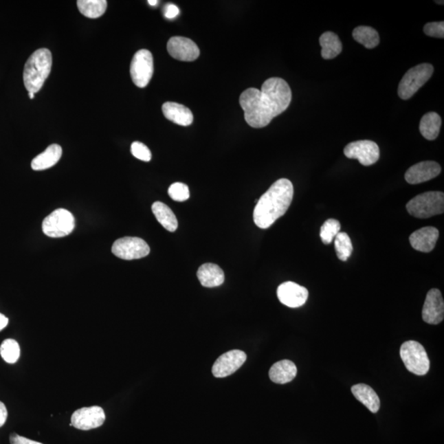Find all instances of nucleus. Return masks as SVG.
Returning a JSON list of instances; mask_svg holds the SVG:
<instances>
[{
  "label": "nucleus",
  "instance_id": "nucleus-31",
  "mask_svg": "<svg viewBox=\"0 0 444 444\" xmlns=\"http://www.w3.org/2000/svg\"><path fill=\"white\" fill-rule=\"evenodd\" d=\"M168 194L171 199L177 202H184L190 197V188L187 184L179 182L171 184Z\"/></svg>",
  "mask_w": 444,
  "mask_h": 444
},
{
  "label": "nucleus",
  "instance_id": "nucleus-24",
  "mask_svg": "<svg viewBox=\"0 0 444 444\" xmlns=\"http://www.w3.org/2000/svg\"><path fill=\"white\" fill-rule=\"evenodd\" d=\"M152 210L159 223L163 227L170 232H174L177 230L178 221L177 217L167 205L162 202H155L153 204Z\"/></svg>",
  "mask_w": 444,
  "mask_h": 444
},
{
  "label": "nucleus",
  "instance_id": "nucleus-18",
  "mask_svg": "<svg viewBox=\"0 0 444 444\" xmlns=\"http://www.w3.org/2000/svg\"><path fill=\"white\" fill-rule=\"evenodd\" d=\"M166 118L181 126H188L194 121L192 111L186 107L175 102H166L162 106Z\"/></svg>",
  "mask_w": 444,
  "mask_h": 444
},
{
  "label": "nucleus",
  "instance_id": "nucleus-4",
  "mask_svg": "<svg viewBox=\"0 0 444 444\" xmlns=\"http://www.w3.org/2000/svg\"><path fill=\"white\" fill-rule=\"evenodd\" d=\"M406 210L417 219H425L442 214L444 212V195L431 191L419 195L406 204Z\"/></svg>",
  "mask_w": 444,
  "mask_h": 444
},
{
  "label": "nucleus",
  "instance_id": "nucleus-2",
  "mask_svg": "<svg viewBox=\"0 0 444 444\" xmlns=\"http://www.w3.org/2000/svg\"><path fill=\"white\" fill-rule=\"evenodd\" d=\"M293 195L294 187L290 180L278 179L257 201L254 211V223L261 229L269 228L287 212Z\"/></svg>",
  "mask_w": 444,
  "mask_h": 444
},
{
  "label": "nucleus",
  "instance_id": "nucleus-34",
  "mask_svg": "<svg viewBox=\"0 0 444 444\" xmlns=\"http://www.w3.org/2000/svg\"><path fill=\"white\" fill-rule=\"evenodd\" d=\"M11 444H43L39 442L31 441V439L20 436L15 433L12 434L10 437Z\"/></svg>",
  "mask_w": 444,
  "mask_h": 444
},
{
  "label": "nucleus",
  "instance_id": "nucleus-20",
  "mask_svg": "<svg viewBox=\"0 0 444 444\" xmlns=\"http://www.w3.org/2000/svg\"><path fill=\"white\" fill-rule=\"evenodd\" d=\"M297 375V368L291 360L284 359L271 366L269 377L272 382L285 384L291 382Z\"/></svg>",
  "mask_w": 444,
  "mask_h": 444
},
{
  "label": "nucleus",
  "instance_id": "nucleus-17",
  "mask_svg": "<svg viewBox=\"0 0 444 444\" xmlns=\"http://www.w3.org/2000/svg\"><path fill=\"white\" fill-rule=\"evenodd\" d=\"M439 236V232L432 226L417 230L410 236L412 248L422 253H430L434 249Z\"/></svg>",
  "mask_w": 444,
  "mask_h": 444
},
{
  "label": "nucleus",
  "instance_id": "nucleus-25",
  "mask_svg": "<svg viewBox=\"0 0 444 444\" xmlns=\"http://www.w3.org/2000/svg\"><path fill=\"white\" fill-rule=\"evenodd\" d=\"M442 125L441 117L437 113L429 112L422 117L420 123L421 135L427 140H436L441 132Z\"/></svg>",
  "mask_w": 444,
  "mask_h": 444
},
{
  "label": "nucleus",
  "instance_id": "nucleus-22",
  "mask_svg": "<svg viewBox=\"0 0 444 444\" xmlns=\"http://www.w3.org/2000/svg\"><path fill=\"white\" fill-rule=\"evenodd\" d=\"M354 397L366 406L372 413H377L380 408V400L374 389L366 384H359L351 388Z\"/></svg>",
  "mask_w": 444,
  "mask_h": 444
},
{
  "label": "nucleus",
  "instance_id": "nucleus-36",
  "mask_svg": "<svg viewBox=\"0 0 444 444\" xmlns=\"http://www.w3.org/2000/svg\"><path fill=\"white\" fill-rule=\"evenodd\" d=\"M8 418V410L5 405L0 401V428L5 424Z\"/></svg>",
  "mask_w": 444,
  "mask_h": 444
},
{
  "label": "nucleus",
  "instance_id": "nucleus-13",
  "mask_svg": "<svg viewBox=\"0 0 444 444\" xmlns=\"http://www.w3.org/2000/svg\"><path fill=\"white\" fill-rule=\"evenodd\" d=\"M167 50L175 60L192 62L197 60L200 54L198 45L190 39L183 36H173L167 43Z\"/></svg>",
  "mask_w": 444,
  "mask_h": 444
},
{
  "label": "nucleus",
  "instance_id": "nucleus-3",
  "mask_svg": "<svg viewBox=\"0 0 444 444\" xmlns=\"http://www.w3.org/2000/svg\"><path fill=\"white\" fill-rule=\"evenodd\" d=\"M52 67V54L48 49L36 50L24 67L23 82L28 92L36 93L43 87Z\"/></svg>",
  "mask_w": 444,
  "mask_h": 444
},
{
  "label": "nucleus",
  "instance_id": "nucleus-38",
  "mask_svg": "<svg viewBox=\"0 0 444 444\" xmlns=\"http://www.w3.org/2000/svg\"><path fill=\"white\" fill-rule=\"evenodd\" d=\"M148 3L150 5L155 6L157 5L158 1H157V0H149Z\"/></svg>",
  "mask_w": 444,
  "mask_h": 444
},
{
  "label": "nucleus",
  "instance_id": "nucleus-23",
  "mask_svg": "<svg viewBox=\"0 0 444 444\" xmlns=\"http://www.w3.org/2000/svg\"><path fill=\"white\" fill-rule=\"evenodd\" d=\"M322 46L321 56L324 60H332L342 52V44L337 35L333 32H326L320 38Z\"/></svg>",
  "mask_w": 444,
  "mask_h": 444
},
{
  "label": "nucleus",
  "instance_id": "nucleus-35",
  "mask_svg": "<svg viewBox=\"0 0 444 444\" xmlns=\"http://www.w3.org/2000/svg\"><path fill=\"white\" fill-rule=\"evenodd\" d=\"M179 12V8L175 4H167L164 8V15L166 19H173L178 16Z\"/></svg>",
  "mask_w": 444,
  "mask_h": 444
},
{
  "label": "nucleus",
  "instance_id": "nucleus-12",
  "mask_svg": "<svg viewBox=\"0 0 444 444\" xmlns=\"http://www.w3.org/2000/svg\"><path fill=\"white\" fill-rule=\"evenodd\" d=\"M247 358L244 351L233 350L221 355L212 367V374L216 378H225L234 374L245 362Z\"/></svg>",
  "mask_w": 444,
  "mask_h": 444
},
{
  "label": "nucleus",
  "instance_id": "nucleus-14",
  "mask_svg": "<svg viewBox=\"0 0 444 444\" xmlns=\"http://www.w3.org/2000/svg\"><path fill=\"white\" fill-rule=\"evenodd\" d=\"M422 318L427 324L433 325L441 324L443 320L444 302L441 292L438 289H431L427 293Z\"/></svg>",
  "mask_w": 444,
  "mask_h": 444
},
{
  "label": "nucleus",
  "instance_id": "nucleus-33",
  "mask_svg": "<svg viewBox=\"0 0 444 444\" xmlns=\"http://www.w3.org/2000/svg\"><path fill=\"white\" fill-rule=\"evenodd\" d=\"M424 32L427 36L435 37V38H443L444 37V23H429L425 25Z\"/></svg>",
  "mask_w": 444,
  "mask_h": 444
},
{
  "label": "nucleus",
  "instance_id": "nucleus-40",
  "mask_svg": "<svg viewBox=\"0 0 444 444\" xmlns=\"http://www.w3.org/2000/svg\"><path fill=\"white\" fill-rule=\"evenodd\" d=\"M435 3H439V4H443V1H435Z\"/></svg>",
  "mask_w": 444,
  "mask_h": 444
},
{
  "label": "nucleus",
  "instance_id": "nucleus-11",
  "mask_svg": "<svg viewBox=\"0 0 444 444\" xmlns=\"http://www.w3.org/2000/svg\"><path fill=\"white\" fill-rule=\"evenodd\" d=\"M106 421L104 410L100 406L78 409L71 417V426L81 430H90L102 426Z\"/></svg>",
  "mask_w": 444,
  "mask_h": 444
},
{
  "label": "nucleus",
  "instance_id": "nucleus-15",
  "mask_svg": "<svg viewBox=\"0 0 444 444\" xmlns=\"http://www.w3.org/2000/svg\"><path fill=\"white\" fill-rule=\"evenodd\" d=\"M280 302L290 308H299L307 302L309 291L307 288L292 282H284L278 289Z\"/></svg>",
  "mask_w": 444,
  "mask_h": 444
},
{
  "label": "nucleus",
  "instance_id": "nucleus-8",
  "mask_svg": "<svg viewBox=\"0 0 444 444\" xmlns=\"http://www.w3.org/2000/svg\"><path fill=\"white\" fill-rule=\"evenodd\" d=\"M154 72L153 57L148 49H140L134 54L131 65L132 80L137 87L144 89L148 85Z\"/></svg>",
  "mask_w": 444,
  "mask_h": 444
},
{
  "label": "nucleus",
  "instance_id": "nucleus-29",
  "mask_svg": "<svg viewBox=\"0 0 444 444\" xmlns=\"http://www.w3.org/2000/svg\"><path fill=\"white\" fill-rule=\"evenodd\" d=\"M0 355L7 363L14 364L20 356V346L14 339H7L0 346Z\"/></svg>",
  "mask_w": 444,
  "mask_h": 444
},
{
  "label": "nucleus",
  "instance_id": "nucleus-39",
  "mask_svg": "<svg viewBox=\"0 0 444 444\" xmlns=\"http://www.w3.org/2000/svg\"><path fill=\"white\" fill-rule=\"evenodd\" d=\"M28 96H29V98L32 100L34 99L35 98V93H33V92H28Z\"/></svg>",
  "mask_w": 444,
  "mask_h": 444
},
{
  "label": "nucleus",
  "instance_id": "nucleus-32",
  "mask_svg": "<svg viewBox=\"0 0 444 444\" xmlns=\"http://www.w3.org/2000/svg\"><path fill=\"white\" fill-rule=\"evenodd\" d=\"M131 153L134 157L138 160L144 162H150L152 159V153L151 151L145 144H142L140 142H134L131 145Z\"/></svg>",
  "mask_w": 444,
  "mask_h": 444
},
{
  "label": "nucleus",
  "instance_id": "nucleus-27",
  "mask_svg": "<svg viewBox=\"0 0 444 444\" xmlns=\"http://www.w3.org/2000/svg\"><path fill=\"white\" fill-rule=\"evenodd\" d=\"M353 38L367 49H374L379 44V35L374 28L359 26L354 29Z\"/></svg>",
  "mask_w": 444,
  "mask_h": 444
},
{
  "label": "nucleus",
  "instance_id": "nucleus-28",
  "mask_svg": "<svg viewBox=\"0 0 444 444\" xmlns=\"http://www.w3.org/2000/svg\"><path fill=\"white\" fill-rule=\"evenodd\" d=\"M335 250L340 260L346 262L353 252V245L348 234L345 232H339L335 237Z\"/></svg>",
  "mask_w": 444,
  "mask_h": 444
},
{
  "label": "nucleus",
  "instance_id": "nucleus-6",
  "mask_svg": "<svg viewBox=\"0 0 444 444\" xmlns=\"http://www.w3.org/2000/svg\"><path fill=\"white\" fill-rule=\"evenodd\" d=\"M434 74V66L430 64L419 65L406 73L399 86V96L402 100H408L424 86Z\"/></svg>",
  "mask_w": 444,
  "mask_h": 444
},
{
  "label": "nucleus",
  "instance_id": "nucleus-5",
  "mask_svg": "<svg viewBox=\"0 0 444 444\" xmlns=\"http://www.w3.org/2000/svg\"><path fill=\"white\" fill-rule=\"evenodd\" d=\"M400 355L406 370L419 376L425 375L430 370V359L421 343L408 341L401 345Z\"/></svg>",
  "mask_w": 444,
  "mask_h": 444
},
{
  "label": "nucleus",
  "instance_id": "nucleus-21",
  "mask_svg": "<svg viewBox=\"0 0 444 444\" xmlns=\"http://www.w3.org/2000/svg\"><path fill=\"white\" fill-rule=\"evenodd\" d=\"M63 151L58 144H52L38 155L32 162V168L34 170H44L56 165L60 160Z\"/></svg>",
  "mask_w": 444,
  "mask_h": 444
},
{
  "label": "nucleus",
  "instance_id": "nucleus-16",
  "mask_svg": "<svg viewBox=\"0 0 444 444\" xmlns=\"http://www.w3.org/2000/svg\"><path fill=\"white\" fill-rule=\"evenodd\" d=\"M441 173V166L435 162H422L412 166L406 171L405 179L410 184L429 181Z\"/></svg>",
  "mask_w": 444,
  "mask_h": 444
},
{
  "label": "nucleus",
  "instance_id": "nucleus-19",
  "mask_svg": "<svg viewBox=\"0 0 444 444\" xmlns=\"http://www.w3.org/2000/svg\"><path fill=\"white\" fill-rule=\"evenodd\" d=\"M198 278L202 286L205 287H217L223 284L225 280L224 271L214 263H205L199 268Z\"/></svg>",
  "mask_w": 444,
  "mask_h": 444
},
{
  "label": "nucleus",
  "instance_id": "nucleus-1",
  "mask_svg": "<svg viewBox=\"0 0 444 444\" xmlns=\"http://www.w3.org/2000/svg\"><path fill=\"white\" fill-rule=\"evenodd\" d=\"M291 98L288 83L280 78H271L263 82L261 90L251 87L242 92L240 104L247 124L260 129L286 111Z\"/></svg>",
  "mask_w": 444,
  "mask_h": 444
},
{
  "label": "nucleus",
  "instance_id": "nucleus-30",
  "mask_svg": "<svg viewBox=\"0 0 444 444\" xmlns=\"http://www.w3.org/2000/svg\"><path fill=\"white\" fill-rule=\"evenodd\" d=\"M341 224L337 220H326L324 225H322L320 230V237L322 243L325 245H329L332 243L340 232Z\"/></svg>",
  "mask_w": 444,
  "mask_h": 444
},
{
  "label": "nucleus",
  "instance_id": "nucleus-7",
  "mask_svg": "<svg viewBox=\"0 0 444 444\" xmlns=\"http://www.w3.org/2000/svg\"><path fill=\"white\" fill-rule=\"evenodd\" d=\"M75 227V219L72 213L64 208L57 209L43 222V230L45 236L61 238L69 236Z\"/></svg>",
  "mask_w": 444,
  "mask_h": 444
},
{
  "label": "nucleus",
  "instance_id": "nucleus-26",
  "mask_svg": "<svg viewBox=\"0 0 444 444\" xmlns=\"http://www.w3.org/2000/svg\"><path fill=\"white\" fill-rule=\"evenodd\" d=\"M77 5L82 15L89 19H98L107 8L106 0H78Z\"/></svg>",
  "mask_w": 444,
  "mask_h": 444
},
{
  "label": "nucleus",
  "instance_id": "nucleus-37",
  "mask_svg": "<svg viewBox=\"0 0 444 444\" xmlns=\"http://www.w3.org/2000/svg\"><path fill=\"white\" fill-rule=\"evenodd\" d=\"M8 324V318L0 313V331H2Z\"/></svg>",
  "mask_w": 444,
  "mask_h": 444
},
{
  "label": "nucleus",
  "instance_id": "nucleus-10",
  "mask_svg": "<svg viewBox=\"0 0 444 444\" xmlns=\"http://www.w3.org/2000/svg\"><path fill=\"white\" fill-rule=\"evenodd\" d=\"M344 154L350 159H357L360 164L368 166L379 161L380 151L378 144L370 140H360L346 145Z\"/></svg>",
  "mask_w": 444,
  "mask_h": 444
},
{
  "label": "nucleus",
  "instance_id": "nucleus-9",
  "mask_svg": "<svg viewBox=\"0 0 444 444\" xmlns=\"http://www.w3.org/2000/svg\"><path fill=\"white\" fill-rule=\"evenodd\" d=\"M112 253L124 260H133L148 256L150 254V247L142 238L124 237L113 244Z\"/></svg>",
  "mask_w": 444,
  "mask_h": 444
}]
</instances>
